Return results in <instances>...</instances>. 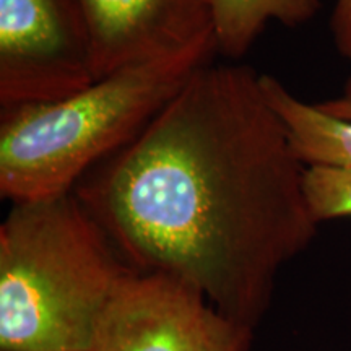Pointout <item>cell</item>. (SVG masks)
<instances>
[{
  "instance_id": "obj_9",
  "label": "cell",
  "mask_w": 351,
  "mask_h": 351,
  "mask_svg": "<svg viewBox=\"0 0 351 351\" xmlns=\"http://www.w3.org/2000/svg\"><path fill=\"white\" fill-rule=\"evenodd\" d=\"M304 192L317 223L351 217V168L307 166Z\"/></svg>"
},
{
  "instance_id": "obj_12",
  "label": "cell",
  "mask_w": 351,
  "mask_h": 351,
  "mask_svg": "<svg viewBox=\"0 0 351 351\" xmlns=\"http://www.w3.org/2000/svg\"><path fill=\"white\" fill-rule=\"evenodd\" d=\"M343 95H351V78L348 82H346V86H345V93Z\"/></svg>"
},
{
  "instance_id": "obj_7",
  "label": "cell",
  "mask_w": 351,
  "mask_h": 351,
  "mask_svg": "<svg viewBox=\"0 0 351 351\" xmlns=\"http://www.w3.org/2000/svg\"><path fill=\"white\" fill-rule=\"evenodd\" d=\"M263 93L282 119L293 150L306 166L351 168V122L295 96L278 78L261 75Z\"/></svg>"
},
{
  "instance_id": "obj_11",
  "label": "cell",
  "mask_w": 351,
  "mask_h": 351,
  "mask_svg": "<svg viewBox=\"0 0 351 351\" xmlns=\"http://www.w3.org/2000/svg\"><path fill=\"white\" fill-rule=\"evenodd\" d=\"M315 106L333 117L351 122V95H341L339 98L320 101Z\"/></svg>"
},
{
  "instance_id": "obj_10",
  "label": "cell",
  "mask_w": 351,
  "mask_h": 351,
  "mask_svg": "<svg viewBox=\"0 0 351 351\" xmlns=\"http://www.w3.org/2000/svg\"><path fill=\"white\" fill-rule=\"evenodd\" d=\"M330 29L335 47L341 56L351 60V0H337Z\"/></svg>"
},
{
  "instance_id": "obj_8",
  "label": "cell",
  "mask_w": 351,
  "mask_h": 351,
  "mask_svg": "<svg viewBox=\"0 0 351 351\" xmlns=\"http://www.w3.org/2000/svg\"><path fill=\"white\" fill-rule=\"evenodd\" d=\"M219 54L239 59L270 21L288 28L304 25L319 12L320 0H208Z\"/></svg>"
},
{
  "instance_id": "obj_6",
  "label": "cell",
  "mask_w": 351,
  "mask_h": 351,
  "mask_svg": "<svg viewBox=\"0 0 351 351\" xmlns=\"http://www.w3.org/2000/svg\"><path fill=\"white\" fill-rule=\"evenodd\" d=\"M91 33L96 80L215 38L208 0H78Z\"/></svg>"
},
{
  "instance_id": "obj_4",
  "label": "cell",
  "mask_w": 351,
  "mask_h": 351,
  "mask_svg": "<svg viewBox=\"0 0 351 351\" xmlns=\"http://www.w3.org/2000/svg\"><path fill=\"white\" fill-rule=\"evenodd\" d=\"M254 328L166 274L130 271L96 320L88 351H249Z\"/></svg>"
},
{
  "instance_id": "obj_2",
  "label": "cell",
  "mask_w": 351,
  "mask_h": 351,
  "mask_svg": "<svg viewBox=\"0 0 351 351\" xmlns=\"http://www.w3.org/2000/svg\"><path fill=\"white\" fill-rule=\"evenodd\" d=\"M130 271L73 192L12 204L0 225V350L88 351Z\"/></svg>"
},
{
  "instance_id": "obj_13",
  "label": "cell",
  "mask_w": 351,
  "mask_h": 351,
  "mask_svg": "<svg viewBox=\"0 0 351 351\" xmlns=\"http://www.w3.org/2000/svg\"><path fill=\"white\" fill-rule=\"evenodd\" d=\"M0 351H2V350H0Z\"/></svg>"
},
{
  "instance_id": "obj_3",
  "label": "cell",
  "mask_w": 351,
  "mask_h": 351,
  "mask_svg": "<svg viewBox=\"0 0 351 351\" xmlns=\"http://www.w3.org/2000/svg\"><path fill=\"white\" fill-rule=\"evenodd\" d=\"M218 54L215 38L132 65L52 103L2 108L0 195L12 204L73 192L130 143L186 82Z\"/></svg>"
},
{
  "instance_id": "obj_5",
  "label": "cell",
  "mask_w": 351,
  "mask_h": 351,
  "mask_svg": "<svg viewBox=\"0 0 351 351\" xmlns=\"http://www.w3.org/2000/svg\"><path fill=\"white\" fill-rule=\"evenodd\" d=\"M96 82L78 0H0V104L52 103Z\"/></svg>"
},
{
  "instance_id": "obj_1",
  "label": "cell",
  "mask_w": 351,
  "mask_h": 351,
  "mask_svg": "<svg viewBox=\"0 0 351 351\" xmlns=\"http://www.w3.org/2000/svg\"><path fill=\"white\" fill-rule=\"evenodd\" d=\"M304 174L261 75L208 62L73 194L132 269L174 276L256 330L317 234Z\"/></svg>"
}]
</instances>
